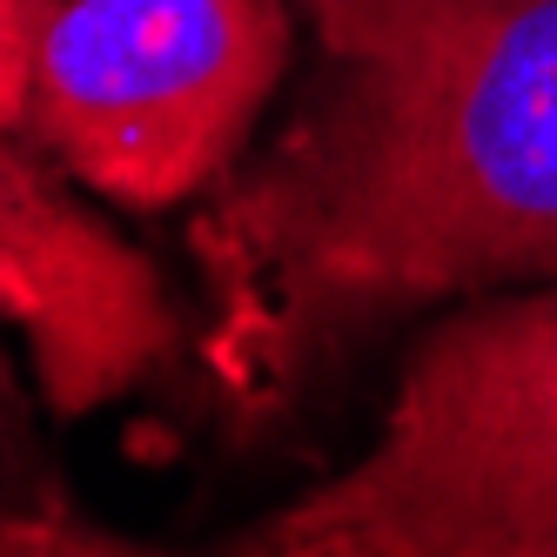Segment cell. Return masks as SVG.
I'll return each instance as SVG.
<instances>
[{"label":"cell","instance_id":"cell-1","mask_svg":"<svg viewBox=\"0 0 557 557\" xmlns=\"http://www.w3.org/2000/svg\"><path fill=\"white\" fill-rule=\"evenodd\" d=\"M243 383L444 296L557 275V0H410L195 222Z\"/></svg>","mask_w":557,"mask_h":557},{"label":"cell","instance_id":"cell-2","mask_svg":"<svg viewBox=\"0 0 557 557\" xmlns=\"http://www.w3.org/2000/svg\"><path fill=\"white\" fill-rule=\"evenodd\" d=\"M235 550L557 557V283L444 315L376 444Z\"/></svg>","mask_w":557,"mask_h":557},{"label":"cell","instance_id":"cell-3","mask_svg":"<svg viewBox=\"0 0 557 557\" xmlns=\"http://www.w3.org/2000/svg\"><path fill=\"white\" fill-rule=\"evenodd\" d=\"M289 67V0H48L21 128L122 209L228 175Z\"/></svg>","mask_w":557,"mask_h":557},{"label":"cell","instance_id":"cell-4","mask_svg":"<svg viewBox=\"0 0 557 557\" xmlns=\"http://www.w3.org/2000/svg\"><path fill=\"white\" fill-rule=\"evenodd\" d=\"M0 323H14L61 417L135 389L175 343L162 275L114 228L67 202L0 128Z\"/></svg>","mask_w":557,"mask_h":557},{"label":"cell","instance_id":"cell-5","mask_svg":"<svg viewBox=\"0 0 557 557\" xmlns=\"http://www.w3.org/2000/svg\"><path fill=\"white\" fill-rule=\"evenodd\" d=\"M48 0H0V128H21L27 114V67Z\"/></svg>","mask_w":557,"mask_h":557},{"label":"cell","instance_id":"cell-6","mask_svg":"<svg viewBox=\"0 0 557 557\" xmlns=\"http://www.w3.org/2000/svg\"><path fill=\"white\" fill-rule=\"evenodd\" d=\"M302 8L315 14V34H323L330 61L336 54H370V48H383V34L396 27L389 0H302Z\"/></svg>","mask_w":557,"mask_h":557},{"label":"cell","instance_id":"cell-7","mask_svg":"<svg viewBox=\"0 0 557 557\" xmlns=\"http://www.w3.org/2000/svg\"><path fill=\"white\" fill-rule=\"evenodd\" d=\"M0 457H8V396H0Z\"/></svg>","mask_w":557,"mask_h":557},{"label":"cell","instance_id":"cell-8","mask_svg":"<svg viewBox=\"0 0 557 557\" xmlns=\"http://www.w3.org/2000/svg\"><path fill=\"white\" fill-rule=\"evenodd\" d=\"M389 8H396V21H404V8H410V0H389ZM383 41H389V34H383Z\"/></svg>","mask_w":557,"mask_h":557}]
</instances>
